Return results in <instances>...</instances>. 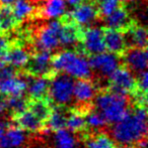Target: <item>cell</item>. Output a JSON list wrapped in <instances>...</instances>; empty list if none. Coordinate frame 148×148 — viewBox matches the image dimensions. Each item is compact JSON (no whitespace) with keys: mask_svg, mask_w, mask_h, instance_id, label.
Segmentation results:
<instances>
[{"mask_svg":"<svg viewBox=\"0 0 148 148\" xmlns=\"http://www.w3.org/2000/svg\"><path fill=\"white\" fill-rule=\"evenodd\" d=\"M147 107L133 105V110L112 128V137L125 147L135 146L147 135Z\"/></svg>","mask_w":148,"mask_h":148,"instance_id":"6da1fadb","label":"cell"},{"mask_svg":"<svg viewBox=\"0 0 148 148\" xmlns=\"http://www.w3.org/2000/svg\"><path fill=\"white\" fill-rule=\"evenodd\" d=\"M94 103L108 123H117L123 120L130 112V97L113 93L107 88L99 91L94 97Z\"/></svg>","mask_w":148,"mask_h":148,"instance_id":"7a4b0ae2","label":"cell"},{"mask_svg":"<svg viewBox=\"0 0 148 148\" xmlns=\"http://www.w3.org/2000/svg\"><path fill=\"white\" fill-rule=\"evenodd\" d=\"M52 68L77 79H91L93 73L86 57L76 51H62L51 56Z\"/></svg>","mask_w":148,"mask_h":148,"instance_id":"3957f363","label":"cell"},{"mask_svg":"<svg viewBox=\"0 0 148 148\" xmlns=\"http://www.w3.org/2000/svg\"><path fill=\"white\" fill-rule=\"evenodd\" d=\"M61 22L59 19L52 20L44 25L32 28V45L33 53L45 51L51 53L54 49L60 47L59 31Z\"/></svg>","mask_w":148,"mask_h":148,"instance_id":"277c9868","label":"cell"},{"mask_svg":"<svg viewBox=\"0 0 148 148\" xmlns=\"http://www.w3.org/2000/svg\"><path fill=\"white\" fill-rule=\"evenodd\" d=\"M74 80L64 72H57L51 78L48 97L53 104L67 107L73 100Z\"/></svg>","mask_w":148,"mask_h":148,"instance_id":"5b68a950","label":"cell"},{"mask_svg":"<svg viewBox=\"0 0 148 148\" xmlns=\"http://www.w3.org/2000/svg\"><path fill=\"white\" fill-rule=\"evenodd\" d=\"M108 84L106 88L109 91L128 97H131L137 90L136 78L124 64H121L110 76Z\"/></svg>","mask_w":148,"mask_h":148,"instance_id":"8992f818","label":"cell"},{"mask_svg":"<svg viewBox=\"0 0 148 148\" xmlns=\"http://www.w3.org/2000/svg\"><path fill=\"white\" fill-rule=\"evenodd\" d=\"M74 51L82 53L86 58L106 51L103 29L101 27H94V26L82 27L80 43Z\"/></svg>","mask_w":148,"mask_h":148,"instance_id":"52a82bcc","label":"cell"},{"mask_svg":"<svg viewBox=\"0 0 148 148\" xmlns=\"http://www.w3.org/2000/svg\"><path fill=\"white\" fill-rule=\"evenodd\" d=\"M91 71H93L97 78L108 79L115 72L117 68L122 64L121 58L112 53H101L87 57Z\"/></svg>","mask_w":148,"mask_h":148,"instance_id":"ba28073f","label":"cell"},{"mask_svg":"<svg viewBox=\"0 0 148 148\" xmlns=\"http://www.w3.org/2000/svg\"><path fill=\"white\" fill-rule=\"evenodd\" d=\"M20 70L28 75L35 77L47 76L52 77L57 73L52 68L51 64V53L50 51H39L31 55L28 62Z\"/></svg>","mask_w":148,"mask_h":148,"instance_id":"9c48e42d","label":"cell"},{"mask_svg":"<svg viewBox=\"0 0 148 148\" xmlns=\"http://www.w3.org/2000/svg\"><path fill=\"white\" fill-rule=\"evenodd\" d=\"M71 18L81 27L90 26L95 21L101 19L94 0H82L69 12Z\"/></svg>","mask_w":148,"mask_h":148,"instance_id":"30bf717a","label":"cell"},{"mask_svg":"<svg viewBox=\"0 0 148 148\" xmlns=\"http://www.w3.org/2000/svg\"><path fill=\"white\" fill-rule=\"evenodd\" d=\"M36 4L35 19L49 20L66 12V0H33Z\"/></svg>","mask_w":148,"mask_h":148,"instance_id":"8fae6325","label":"cell"},{"mask_svg":"<svg viewBox=\"0 0 148 148\" xmlns=\"http://www.w3.org/2000/svg\"><path fill=\"white\" fill-rule=\"evenodd\" d=\"M103 19L105 20L108 27L120 30L122 32L128 29L136 21L132 18V15L127 7V4H125L124 1H121L116 9Z\"/></svg>","mask_w":148,"mask_h":148,"instance_id":"7c38bea8","label":"cell"},{"mask_svg":"<svg viewBox=\"0 0 148 148\" xmlns=\"http://www.w3.org/2000/svg\"><path fill=\"white\" fill-rule=\"evenodd\" d=\"M121 60L132 73L140 74L147 68V49L129 47L121 57Z\"/></svg>","mask_w":148,"mask_h":148,"instance_id":"4fadbf2b","label":"cell"},{"mask_svg":"<svg viewBox=\"0 0 148 148\" xmlns=\"http://www.w3.org/2000/svg\"><path fill=\"white\" fill-rule=\"evenodd\" d=\"M24 81L26 82V90H28V98L31 99H42L48 97V90H49L50 81L52 77L41 76L35 77L28 75L26 73L20 70Z\"/></svg>","mask_w":148,"mask_h":148,"instance_id":"5bb4252c","label":"cell"},{"mask_svg":"<svg viewBox=\"0 0 148 148\" xmlns=\"http://www.w3.org/2000/svg\"><path fill=\"white\" fill-rule=\"evenodd\" d=\"M101 29H103L104 43H105L106 49H108L109 53L117 55L121 58L127 49L123 32L108 26L101 27Z\"/></svg>","mask_w":148,"mask_h":148,"instance_id":"9a60e30c","label":"cell"},{"mask_svg":"<svg viewBox=\"0 0 148 148\" xmlns=\"http://www.w3.org/2000/svg\"><path fill=\"white\" fill-rule=\"evenodd\" d=\"M97 87L91 82V79H78L74 82L73 97L78 103V106L92 104V100L97 95Z\"/></svg>","mask_w":148,"mask_h":148,"instance_id":"2e32d148","label":"cell"},{"mask_svg":"<svg viewBox=\"0 0 148 148\" xmlns=\"http://www.w3.org/2000/svg\"><path fill=\"white\" fill-rule=\"evenodd\" d=\"M11 118L12 122L24 131L33 133L45 131V124L28 109L12 114Z\"/></svg>","mask_w":148,"mask_h":148,"instance_id":"e0dca14e","label":"cell"},{"mask_svg":"<svg viewBox=\"0 0 148 148\" xmlns=\"http://www.w3.org/2000/svg\"><path fill=\"white\" fill-rule=\"evenodd\" d=\"M127 49L129 47H139L147 49V29L142 24L135 21L128 29L123 31Z\"/></svg>","mask_w":148,"mask_h":148,"instance_id":"ac0fdd59","label":"cell"},{"mask_svg":"<svg viewBox=\"0 0 148 148\" xmlns=\"http://www.w3.org/2000/svg\"><path fill=\"white\" fill-rule=\"evenodd\" d=\"M26 90V82L22 78L20 71L14 77L0 80V101L9 96L24 95ZM3 102V101H2Z\"/></svg>","mask_w":148,"mask_h":148,"instance_id":"d6986e66","label":"cell"},{"mask_svg":"<svg viewBox=\"0 0 148 148\" xmlns=\"http://www.w3.org/2000/svg\"><path fill=\"white\" fill-rule=\"evenodd\" d=\"M31 55L32 53L28 47L16 41H11V45L6 51L3 60L7 64H11L16 69H22L28 62Z\"/></svg>","mask_w":148,"mask_h":148,"instance_id":"ffe728a7","label":"cell"},{"mask_svg":"<svg viewBox=\"0 0 148 148\" xmlns=\"http://www.w3.org/2000/svg\"><path fill=\"white\" fill-rule=\"evenodd\" d=\"M26 140L24 130L15 125L7 127L5 132L0 136V148H17L20 147Z\"/></svg>","mask_w":148,"mask_h":148,"instance_id":"44dd1931","label":"cell"},{"mask_svg":"<svg viewBox=\"0 0 148 148\" xmlns=\"http://www.w3.org/2000/svg\"><path fill=\"white\" fill-rule=\"evenodd\" d=\"M26 109L30 110L38 119H40L44 124H46L52 110H53V103L49 98H42V99L28 98Z\"/></svg>","mask_w":148,"mask_h":148,"instance_id":"7402d4cb","label":"cell"},{"mask_svg":"<svg viewBox=\"0 0 148 148\" xmlns=\"http://www.w3.org/2000/svg\"><path fill=\"white\" fill-rule=\"evenodd\" d=\"M12 12L18 23L22 24L28 19H35L36 4L33 0H15L12 5Z\"/></svg>","mask_w":148,"mask_h":148,"instance_id":"603a6c76","label":"cell"},{"mask_svg":"<svg viewBox=\"0 0 148 148\" xmlns=\"http://www.w3.org/2000/svg\"><path fill=\"white\" fill-rule=\"evenodd\" d=\"M67 114L66 107L63 106H57L53 107L51 114L48 118L45 124V131H57L66 127V121H67Z\"/></svg>","mask_w":148,"mask_h":148,"instance_id":"cb8c5ba5","label":"cell"},{"mask_svg":"<svg viewBox=\"0 0 148 148\" xmlns=\"http://www.w3.org/2000/svg\"><path fill=\"white\" fill-rule=\"evenodd\" d=\"M82 139L85 142V148H117L115 141L104 132L84 133Z\"/></svg>","mask_w":148,"mask_h":148,"instance_id":"d4e9b609","label":"cell"},{"mask_svg":"<svg viewBox=\"0 0 148 148\" xmlns=\"http://www.w3.org/2000/svg\"><path fill=\"white\" fill-rule=\"evenodd\" d=\"M66 127L74 133H83L86 131L87 125L85 121V113L79 108L75 107L69 110L67 114Z\"/></svg>","mask_w":148,"mask_h":148,"instance_id":"484cf974","label":"cell"},{"mask_svg":"<svg viewBox=\"0 0 148 148\" xmlns=\"http://www.w3.org/2000/svg\"><path fill=\"white\" fill-rule=\"evenodd\" d=\"M20 26L12 12V6H0V34H9Z\"/></svg>","mask_w":148,"mask_h":148,"instance_id":"4316f807","label":"cell"},{"mask_svg":"<svg viewBox=\"0 0 148 148\" xmlns=\"http://www.w3.org/2000/svg\"><path fill=\"white\" fill-rule=\"evenodd\" d=\"M56 134L54 137L56 148H76V139L69 131L65 129H60L55 131Z\"/></svg>","mask_w":148,"mask_h":148,"instance_id":"83f0119b","label":"cell"},{"mask_svg":"<svg viewBox=\"0 0 148 148\" xmlns=\"http://www.w3.org/2000/svg\"><path fill=\"white\" fill-rule=\"evenodd\" d=\"M85 121L86 125L89 128H95V129H103L109 125L107 119L105 116L99 112V110H95L94 107L91 108L86 114H85Z\"/></svg>","mask_w":148,"mask_h":148,"instance_id":"f1b7e54d","label":"cell"},{"mask_svg":"<svg viewBox=\"0 0 148 148\" xmlns=\"http://www.w3.org/2000/svg\"><path fill=\"white\" fill-rule=\"evenodd\" d=\"M15 0H0V6H12Z\"/></svg>","mask_w":148,"mask_h":148,"instance_id":"f546056e","label":"cell"},{"mask_svg":"<svg viewBox=\"0 0 148 148\" xmlns=\"http://www.w3.org/2000/svg\"><path fill=\"white\" fill-rule=\"evenodd\" d=\"M67 1V3L69 4V5L73 6V7H75L76 5H78L79 3H80L82 0H66Z\"/></svg>","mask_w":148,"mask_h":148,"instance_id":"4dcf8cb0","label":"cell"},{"mask_svg":"<svg viewBox=\"0 0 148 148\" xmlns=\"http://www.w3.org/2000/svg\"><path fill=\"white\" fill-rule=\"evenodd\" d=\"M4 109H5V106H4L3 102L0 101V113H2L4 111Z\"/></svg>","mask_w":148,"mask_h":148,"instance_id":"1f68e13d","label":"cell"},{"mask_svg":"<svg viewBox=\"0 0 148 148\" xmlns=\"http://www.w3.org/2000/svg\"><path fill=\"white\" fill-rule=\"evenodd\" d=\"M122 1H126V2H133V1H136V0H122Z\"/></svg>","mask_w":148,"mask_h":148,"instance_id":"d6a6232c","label":"cell"},{"mask_svg":"<svg viewBox=\"0 0 148 148\" xmlns=\"http://www.w3.org/2000/svg\"><path fill=\"white\" fill-rule=\"evenodd\" d=\"M126 148H135V147H132V146H131V147H126Z\"/></svg>","mask_w":148,"mask_h":148,"instance_id":"836d02e7","label":"cell"},{"mask_svg":"<svg viewBox=\"0 0 148 148\" xmlns=\"http://www.w3.org/2000/svg\"><path fill=\"white\" fill-rule=\"evenodd\" d=\"M121 1H122V0H121Z\"/></svg>","mask_w":148,"mask_h":148,"instance_id":"e575fe53","label":"cell"}]
</instances>
